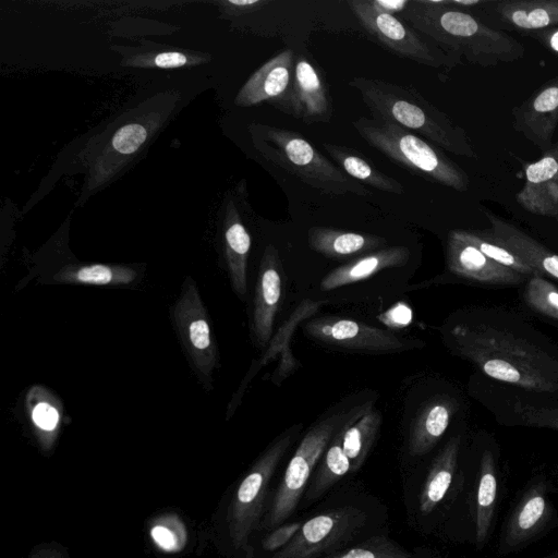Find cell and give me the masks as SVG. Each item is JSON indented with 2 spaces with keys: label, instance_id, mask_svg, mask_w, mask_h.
<instances>
[{
  "label": "cell",
  "instance_id": "6da1fadb",
  "mask_svg": "<svg viewBox=\"0 0 558 558\" xmlns=\"http://www.w3.org/2000/svg\"><path fill=\"white\" fill-rule=\"evenodd\" d=\"M303 515L298 534L270 558H324L390 535L389 507L354 477L339 483Z\"/></svg>",
  "mask_w": 558,
  "mask_h": 558
},
{
  "label": "cell",
  "instance_id": "7a4b0ae2",
  "mask_svg": "<svg viewBox=\"0 0 558 558\" xmlns=\"http://www.w3.org/2000/svg\"><path fill=\"white\" fill-rule=\"evenodd\" d=\"M458 351L487 376L523 389L558 391V362L522 337L498 327H458Z\"/></svg>",
  "mask_w": 558,
  "mask_h": 558
},
{
  "label": "cell",
  "instance_id": "3957f363",
  "mask_svg": "<svg viewBox=\"0 0 558 558\" xmlns=\"http://www.w3.org/2000/svg\"><path fill=\"white\" fill-rule=\"evenodd\" d=\"M401 15L415 29L474 64L513 62L525 53L517 39L484 25L471 14L450 9L448 0L410 1Z\"/></svg>",
  "mask_w": 558,
  "mask_h": 558
},
{
  "label": "cell",
  "instance_id": "277c9868",
  "mask_svg": "<svg viewBox=\"0 0 558 558\" xmlns=\"http://www.w3.org/2000/svg\"><path fill=\"white\" fill-rule=\"evenodd\" d=\"M349 86L357 90L373 119L391 122L420 134L437 147L454 155L469 158L474 156L465 131L416 89L365 76L352 77Z\"/></svg>",
  "mask_w": 558,
  "mask_h": 558
},
{
  "label": "cell",
  "instance_id": "5b68a950",
  "mask_svg": "<svg viewBox=\"0 0 558 558\" xmlns=\"http://www.w3.org/2000/svg\"><path fill=\"white\" fill-rule=\"evenodd\" d=\"M372 409V401L368 400L355 407L336 411L316 422L307 430L289 460L281 480L272 489L260 531L267 532L294 515L331 439Z\"/></svg>",
  "mask_w": 558,
  "mask_h": 558
},
{
  "label": "cell",
  "instance_id": "8992f818",
  "mask_svg": "<svg viewBox=\"0 0 558 558\" xmlns=\"http://www.w3.org/2000/svg\"><path fill=\"white\" fill-rule=\"evenodd\" d=\"M255 148L265 159L327 194L369 196L371 191L348 177L295 131L267 124H252Z\"/></svg>",
  "mask_w": 558,
  "mask_h": 558
},
{
  "label": "cell",
  "instance_id": "52a82bcc",
  "mask_svg": "<svg viewBox=\"0 0 558 558\" xmlns=\"http://www.w3.org/2000/svg\"><path fill=\"white\" fill-rule=\"evenodd\" d=\"M359 135L389 160L428 181L465 192L466 172L436 145L391 122L361 117L352 122Z\"/></svg>",
  "mask_w": 558,
  "mask_h": 558
},
{
  "label": "cell",
  "instance_id": "ba28073f",
  "mask_svg": "<svg viewBox=\"0 0 558 558\" xmlns=\"http://www.w3.org/2000/svg\"><path fill=\"white\" fill-rule=\"evenodd\" d=\"M461 437H451L425 470H408L402 480V499L408 525L420 534L433 533L456 480Z\"/></svg>",
  "mask_w": 558,
  "mask_h": 558
},
{
  "label": "cell",
  "instance_id": "9c48e42d",
  "mask_svg": "<svg viewBox=\"0 0 558 558\" xmlns=\"http://www.w3.org/2000/svg\"><path fill=\"white\" fill-rule=\"evenodd\" d=\"M172 316L179 338L198 377L203 381L211 380L218 366V350L206 307L191 277L182 284Z\"/></svg>",
  "mask_w": 558,
  "mask_h": 558
},
{
  "label": "cell",
  "instance_id": "30bf717a",
  "mask_svg": "<svg viewBox=\"0 0 558 558\" xmlns=\"http://www.w3.org/2000/svg\"><path fill=\"white\" fill-rule=\"evenodd\" d=\"M363 28L381 46L395 54L416 63L439 68L448 59L428 44L396 15L375 10L368 0L347 1Z\"/></svg>",
  "mask_w": 558,
  "mask_h": 558
},
{
  "label": "cell",
  "instance_id": "8fae6325",
  "mask_svg": "<svg viewBox=\"0 0 558 558\" xmlns=\"http://www.w3.org/2000/svg\"><path fill=\"white\" fill-rule=\"evenodd\" d=\"M306 332L328 345L372 351L396 352L423 345L356 320L338 317H319L306 323Z\"/></svg>",
  "mask_w": 558,
  "mask_h": 558
},
{
  "label": "cell",
  "instance_id": "7c38bea8",
  "mask_svg": "<svg viewBox=\"0 0 558 558\" xmlns=\"http://www.w3.org/2000/svg\"><path fill=\"white\" fill-rule=\"evenodd\" d=\"M270 105L305 123L327 122L331 117L328 89L314 65L301 56L289 89Z\"/></svg>",
  "mask_w": 558,
  "mask_h": 558
},
{
  "label": "cell",
  "instance_id": "4fadbf2b",
  "mask_svg": "<svg viewBox=\"0 0 558 558\" xmlns=\"http://www.w3.org/2000/svg\"><path fill=\"white\" fill-rule=\"evenodd\" d=\"M525 210L558 222V144L525 168V183L515 195Z\"/></svg>",
  "mask_w": 558,
  "mask_h": 558
},
{
  "label": "cell",
  "instance_id": "5bb4252c",
  "mask_svg": "<svg viewBox=\"0 0 558 558\" xmlns=\"http://www.w3.org/2000/svg\"><path fill=\"white\" fill-rule=\"evenodd\" d=\"M279 270L278 251L269 244L262 256L254 298L253 332L260 348L268 344L271 338L275 317L280 305L282 281Z\"/></svg>",
  "mask_w": 558,
  "mask_h": 558
},
{
  "label": "cell",
  "instance_id": "9a60e30c",
  "mask_svg": "<svg viewBox=\"0 0 558 558\" xmlns=\"http://www.w3.org/2000/svg\"><path fill=\"white\" fill-rule=\"evenodd\" d=\"M513 125L544 153L558 125V77L513 110Z\"/></svg>",
  "mask_w": 558,
  "mask_h": 558
},
{
  "label": "cell",
  "instance_id": "2e32d148",
  "mask_svg": "<svg viewBox=\"0 0 558 558\" xmlns=\"http://www.w3.org/2000/svg\"><path fill=\"white\" fill-rule=\"evenodd\" d=\"M447 263L457 276L486 284H517L522 277L517 271L502 266L472 244L449 232L447 241Z\"/></svg>",
  "mask_w": 558,
  "mask_h": 558
},
{
  "label": "cell",
  "instance_id": "e0dca14e",
  "mask_svg": "<svg viewBox=\"0 0 558 558\" xmlns=\"http://www.w3.org/2000/svg\"><path fill=\"white\" fill-rule=\"evenodd\" d=\"M294 57L291 49H286L258 68L242 86L235 97L241 107L275 101L289 89L294 73Z\"/></svg>",
  "mask_w": 558,
  "mask_h": 558
},
{
  "label": "cell",
  "instance_id": "ac0fdd59",
  "mask_svg": "<svg viewBox=\"0 0 558 558\" xmlns=\"http://www.w3.org/2000/svg\"><path fill=\"white\" fill-rule=\"evenodd\" d=\"M456 410L457 403L448 397L430 399L418 410L411 424L404 449L410 461L417 463L434 449L447 430Z\"/></svg>",
  "mask_w": 558,
  "mask_h": 558
},
{
  "label": "cell",
  "instance_id": "d6986e66",
  "mask_svg": "<svg viewBox=\"0 0 558 558\" xmlns=\"http://www.w3.org/2000/svg\"><path fill=\"white\" fill-rule=\"evenodd\" d=\"M496 240L526 262L541 276L558 280V255L510 222L486 213Z\"/></svg>",
  "mask_w": 558,
  "mask_h": 558
},
{
  "label": "cell",
  "instance_id": "ffe728a7",
  "mask_svg": "<svg viewBox=\"0 0 558 558\" xmlns=\"http://www.w3.org/2000/svg\"><path fill=\"white\" fill-rule=\"evenodd\" d=\"M410 257L407 246L383 247L332 269L320 281L322 291L364 280L380 270L403 266Z\"/></svg>",
  "mask_w": 558,
  "mask_h": 558
},
{
  "label": "cell",
  "instance_id": "44dd1931",
  "mask_svg": "<svg viewBox=\"0 0 558 558\" xmlns=\"http://www.w3.org/2000/svg\"><path fill=\"white\" fill-rule=\"evenodd\" d=\"M310 247L332 259L368 254L386 244L381 236L342 231L326 227H312L307 232Z\"/></svg>",
  "mask_w": 558,
  "mask_h": 558
},
{
  "label": "cell",
  "instance_id": "7402d4cb",
  "mask_svg": "<svg viewBox=\"0 0 558 558\" xmlns=\"http://www.w3.org/2000/svg\"><path fill=\"white\" fill-rule=\"evenodd\" d=\"M322 145L342 171L355 181L386 193L398 195L404 193V187L399 181L381 172L356 150L330 143Z\"/></svg>",
  "mask_w": 558,
  "mask_h": 558
},
{
  "label": "cell",
  "instance_id": "603a6c76",
  "mask_svg": "<svg viewBox=\"0 0 558 558\" xmlns=\"http://www.w3.org/2000/svg\"><path fill=\"white\" fill-rule=\"evenodd\" d=\"M226 259L234 292L243 298L247 291L246 268L251 236L235 208L231 206L225 228Z\"/></svg>",
  "mask_w": 558,
  "mask_h": 558
},
{
  "label": "cell",
  "instance_id": "cb8c5ba5",
  "mask_svg": "<svg viewBox=\"0 0 558 558\" xmlns=\"http://www.w3.org/2000/svg\"><path fill=\"white\" fill-rule=\"evenodd\" d=\"M496 11L511 25L521 29H541L558 25V0H508Z\"/></svg>",
  "mask_w": 558,
  "mask_h": 558
},
{
  "label": "cell",
  "instance_id": "d4e9b609",
  "mask_svg": "<svg viewBox=\"0 0 558 558\" xmlns=\"http://www.w3.org/2000/svg\"><path fill=\"white\" fill-rule=\"evenodd\" d=\"M380 425V412L372 409L344 429L342 450L350 463L352 477L362 469L368 458Z\"/></svg>",
  "mask_w": 558,
  "mask_h": 558
},
{
  "label": "cell",
  "instance_id": "484cf974",
  "mask_svg": "<svg viewBox=\"0 0 558 558\" xmlns=\"http://www.w3.org/2000/svg\"><path fill=\"white\" fill-rule=\"evenodd\" d=\"M137 277L136 270L126 266L87 264L68 265L57 271L53 280L59 283L93 286L129 284Z\"/></svg>",
  "mask_w": 558,
  "mask_h": 558
},
{
  "label": "cell",
  "instance_id": "4316f807",
  "mask_svg": "<svg viewBox=\"0 0 558 558\" xmlns=\"http://www.w3.org/2000/svg\"><path fill=\"white\" fill-rule=\"evenodd\" d=\"M497 493L495 462L490 451L485 450L481 460V473L476 494L475 541L481 548L486 539L494 512Z\"/></svg>",
  "mask_w": 558,
  "mask_h": 558
},
{
  "label": "cell",
  "instance_id": "83f0119b",
  "mask_svg": "<svg viewBox=\"0 0 558 558\" xmlns=\"http://www.w3.org/2000/svg\"><path fill=\"white\" fill-rule=\"evenodd\" d=\"M454 236L472 244L494 262L511 268L521 276L539 275L526 262L494 238L490 231L452 230ZM541 276V275H539Z\"/></svg>",
  "mask_w": 558,
  "mask_h": 558
},
{
  "label": "cell",
  "instance_id": "f1b7e54d",
  "mask_svg": "<svg viewBox=\"0 0 558 558\" xmlns=\"http://www.w3.org/2000/svg\"><path fill=\"white\" fill-rule=\"evenodd\" d=\"M26 409L34 426L43 433H53L62 417L61 402L46 388L33 386L26 395Z\"/></svg>",
  "mask_w": 558,
  "mask_h": 558
},
{
  "label": "cell",
  "instance_id": "f546056e",
  "mask_svg": "<svg viewBox=\"0 0 558 558\" xmlns=\"http://www.w3.org/2000/svg\"><path fill=\"white\" fill-rule=\"evenodd\" d=\"M524 300L532 310L558 320V288L543 276H531Z\"/></svg>",
  "mask_w": 558,
  "mask_h": 558
},
{
  "label": "cell",
  "instance_id": "4dcf8cb0",
  "mask_svg": "<svg viewBox=\"0 0 558 558\" xmlns=\"http://www.w3.org/2000/svg\"><path fill=\"white\" fill-rule=\"evenodd\" d=\"M546 502L539 490H533L524 499L510 523L512 543L524 538L537 525L545 513Z\"/></svg>",
  "mask_w": 558,
  "mask_h": 558
},
{
  "label": "cell",
  "instance_id": "1f68e13d",
  "mask_svg": "<svg viewBox=\"0 0 558 558\" xmlns=\"http://www.w3.org/2000/svg\"><path fill=\"white\" fill-rule=\"evenodd\" d=\"M147 130L140 123H129L120 128L112 137L111 147L120 155H131L146 141Z\"/></svg>",
  "mask_w": 558,
  "mask_h": 558
},
{
  "label": "cell",
  "instance_id": "d6a6232c",
  "mask_svg": "<svg viewBox=\"0 0 558 558\" xmlns=\"http://www.w3.org/2000/svg\"><path fill=\"white\" fill-rule=\"evenodd\" d=\"M304 515L298 520H289L266 532L262 541V548L270 553V557L284 548L302 527Z\"/></svg>",
  "mask_w": 558,
  "mask_h": 558
},
{
  "label": "cell",
  "instance_id": "836d02e7",
  "mask_svg": "<svg viewBox=\"0 0 558 558\" xmlns=\"http://www.w3.org/2000/svg\"><path fill=\"white\" fill-rule=\"evenodd\" d=\"M515 411L525 425L558 429V407H533L518 403Z\"/></svg>",
  "mask_w": 558,
  "mask_h": 558
},
{
  "label": "cell",
  "instance_id": "e575fe53",
  "mask_svg": "<svg viewBox=\"0 0 558 558\" xmlns=\"http://www.w3.org/2000/svg\"><path fill=\"white\" fill-rule=\"evenodd\" d=\"M412 310L403 302H399L379 315L378 319L388 327L403 328L412 322Z\"/></svg>",
  "mask_w": 558,
  "mask_h": 558
},
{
  "label": "cell",
  "instance_id": "d590c367",
  "mask_svg": "<svg viewBox=\"0 0 558 558\" xmlns=\"http://www.w3.org/2000/svg\"><path fill=\"white\" fill-rule=\"evenodd\" d=\"M154 63L161 69H173L186 64L187 58L177 51L162 52L155 57Z\"/></svg>",
  "mask_w": 558,
  "mask_h": 558
},
{
  "label": "cell",
  "instance_id": "8d00e7d4",
  "mask_svg": "<svg viewBox=\"0 0 558 558\" xmlns=\"http://www.w3.org/2000/svg\"><path fill=\"white\" fill-rule=\"evenodd\" d=\"M369 4L377 11L395 15L402 13L410 3V0H368Z\"/></svg>",
  "mask_w": 558,
  "mask_h": 558
},
{
  "label": "cell",
  "instance_id": "74e56055",
  "mask_svg": "<svg viewBox=\"0 0 558 558\" xmlns=\"http://www.w3.org/2000/svg\"><path fill=\"white\" fill-rule=\"evenodd\" d=\"M151 536L162 548L170 549L174 547L175 541L173 535L162 526H155L151 530Z\"/></svg>",
  "mask_w": 558,
  "mask_h": 558
},
{
  "label": "cell",
  "instance_id": "f35d334b",
  "mask_svg": "<svg viewBox=\"0 0 558 558\" xmlns=\"http://www.w3.org/2000/svg\"><path fill=\"white\" fill-rule=\"evenodd\" d=\"M547 47L558 54V28L539 34Z\"/></svg>",
  "mask_w": 558,
  "mask_h": 558
},
{
  "label": "cell",
  "instance_id": "ab89813d",
  "mask_svg": "<svg viewBox=\"0 0 558 558\" xmlns=\"http://www.w3.org/2000/svg\"><path fill=\"white\" fill-rule=\"evenodd\" d=\"M408 558H432L429 550L425 547H415L411 550V555Z\"/></svg>",
  "mask_w": 558,
  "mask_h": 558
},
{
  "label": "cell",
  "instance_id": "60d3db41",
  "mask_svg": "<svg viewBox=\"0 0 558 558\" xmlns=\"http://www.w3.org/2000/svg\"><path fill=\"white\" fill-rule=\"evenodd\" d=\"M482 1L480 0H448L449 5H459V7H472L480 4Z\"/></svg>",
  "mask_w": 558,
  "mask_h": 558
}]
</instances>
